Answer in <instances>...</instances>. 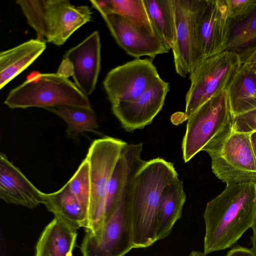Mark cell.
Listing matches in <instances>:
<instances>
[{
    "label": "cell",
    "mask_w": 256,
    "mask_h": 256,
    "mask_svg": "<svg viewBox=\"0 0 256 256\" xmlns=\"http://www.w3.org/2000/svg\"><path fill=\"white\" fill-rule=\"evenodd\" d=\"M230 20L226 0H206L196 24L198 44L204 59L224 51Z\"/></svg>",
    "instance_id": "15"
},
{
    "label": "cell",
    "mask_w": 256,
    "mask_h": 256,
    "mask_svg": "<svg viewBox=\"0 0 256 256\" xmlns=\"http://www.w3.org/2000/svg\"><path fill=\"white\" fill-rule=\"evenodd\" d=\"M46 110L56 114L67 124L66 136L74 140L84 132L100 134L96 116L92 108L74 106H59Z\"/></svg>",
    "instance_id": "23"
},
{
    "label": "cell",
    "mask_w": 256,
    "mask_h": 256,
    "mask_svg": "<svg viewBox=\"0 0 256 256\" xmlns=\"http://www.w3.org/2000/svg\"><path fill=\"white\" fill-rule=\"evenodd\" d=\"M206 0H172L175 24L172 48L175 70L182 77L192 74L204 60L196 34L198 17Z\"/></svg>",
    "instance_id": "8"
},
{
    "label": "cell",
    "mask_w": 256,
    "mask_h": 256,
    "mask_svg": "<svg viewBox=\"0 0 256 256\" xmlns=\"http://www.w3.org/2000/svg\"><path fill=\"white\" fill-rule=\"evenodd\" d=\"M203 252L192 250L190 253V256H206Z\"/></svg>",
    "instance_id": "33"
},
{
    "label": "cell",
    "mask_w": 256,
    "mask_h": 256,
    "mask_svg": "<svg viewBox=\"0 0 256 256\" xmlns=\"http://www.w3.org/2000/svg\"><path fill=\"white\" fill-rule=\"evenodd\" d=\"M156 34L168 50H172L175 40V24L172 0H144Z\"/></svg>",
    "instance_id": "25"
},
{
    "label": "cell",
    "mask_w": 256,
    "mask_h": 256,
    "mask_svg": "<svg viewBox=\"0 0 256 256\" xmlns=\"http://www.w3.org/2000/svg\"><path fill=\"white\" fill-rule=\"evenodd\" d=\"M46 42L30 39L0 53V88L36 60L46 48Z\"/></svg>",
    "instance_id": "17"
},
{
    "label": "cell",
    "mask_w": 256,
    "mask_h": 256,
    "mask_svg": "<svg viewBox=\"0 0 256 256\" xmlns=\"http://www.w3.org/2000/svg\"><path fill=\"white\" fill-rule=\"evenodd\" d=\"M118 44L129 55L136 58L168 52L156 34L126 18L115 14H100Z\"/></svg>",
    "instance_id": "13"
},
{
    "label": "cell",
    "mask_w": 256,
    "mask_h": 256,
    "mask_svg": "<svg viewBox=\"0 0 256 256\" xmlns=\"http://www.w3.org/2000/svg\"><path fill=\"white\" fill-rule=\"evenodd\" d=\"M203 218V252L208 255L231 248L256 219V184L226 186L207 203Z\"/></svg>",
    "instance_id": "1"
},
{
    "label": "cell",
    "mask_w": 256,
    "mask_h": 256,
    "mask_svg": "<svg viewBox=\"0 0 256 256\" xmlns=\"http://www.w3.org/2000/svg\"><path fill=\"white\" fill-rule=\"evenodd\" d=\"M148 58H136L112 69L103 85L111 104L134 100L160 79Z\"/></svg>",
    "instance_id": "11"
},
{
    "label": "cell",
    "mask_w": 256,
    "mask_h": 256,
    "mask_svg": "<svg viewBox=\"0 0 256 256\" xmlns=\"http://www.w3.org/2000/svg\"><path fill=\"white\" fill-rule=\"evenodd\" d=\"M178 177L174 164L158 158L146 161L132 178L130 189L133 248L157 241L159 204L166 186Z\"/></svg>",
    "instance_id": "2"
},
{
    "label": "cell",
    "mask_w": 256,
    "mask_h": 256,
    "mask_svg": "<svg viewBox=\"0 0 256 256\" xmlns=\"http://www.w3.org/2000/svg\"><path fill=\"white\" fill-rule=\"evenodd\" d=\"M226 256H255L251 249L239 245L228 251Z\"/></svg>",
    "instance_id": "30"
},
{
    "label": "cell",
    "mask_w": 256,
    "mask_h": 256,
    "mask_svg": "<svg viewBox=\"0 0 256 256\" xmlns=\"http://www.w3.org/2000/svg\"><path fill=\"white\" fill-rule=\"evenodd\" d=\"M4 104L11 109L59 106L90 108L88 96L67 78L58 73L34 71L12 90Z\"/></svg>",
    "instance_id": "5"
},
{
    "label": "cell",
    "mask_w": 256,
    "mask_h": 256,
    "mask_svg": "<svg viewBox=\"0 0 256 256\" xmlns=\"http://www.w3.org/2000/svg\"><path fill=\"white\" fill-rule=\"evenodd\" d=\"M132 178L106 219L100 238L82 240V256H124L133 248L130 199Z\"/></svg>",
    "instance_id": "9"
},
{
    "label": "cell",
    "mask_w": 256,
    "mask_h": 256,
    "mask_svg": "<svg viewBox=\"0 0 256 256\" xmlns=\"http://www.w3.org/2000/svg\"><path fill=\"white\" fill-rule=\"evenodd\" d=\"M238 55L242 64L256 71V45Z\"/></svg>",
    "instance_id": "29"
},
{
    "label": "cell",
    "mask_w": 256,
    "mask_h": 256,
    "mask_svg": "<svg viewBox=\"0 0 256 256\" xmlns=\"http://www.w3.org/2000/svg\"><path fill=\"white\" fill-rule=\"evenodd\" d=\"M241 66L238 55L226 51L204 59L190 74V86L186 96L183 121L206 102L226 90Z\"/></svg>",
    "instance_id": "7"
},
{
    "label": "cell",
    "mask_w": 256,
    "mask_h": 256,
    "mask_svg": "<svg viewBox=\"0 0 256 256\" xmlns=\"http://www.w3.org/2000/svg\"><path fill=\"white\" fill-rule=\"evenodd\" d=\"M250 138L253 152L256 158V131L250 134Z\"/></svg>",
    "instance_id": "32"
},
{
    "label": "cell",
    "mask_w": 256,
    "mask_h": 256,
    "mask_svg": "<svg viewBox=\"0 0 256 256\" xmlns=\"http://www.w3.org/2000/svg\"><path fill=\"white\" fill-rule=\"evenodd\" d=\"M186 200L182 182L177 177L166 186L161 196L157 216V241L170 234L176 222L182 216Z\"/></svg>",
    "instance_id": "19"
},
{
    "label": "cell",
    "mask_w": 256,
    "mask_h": 256,
    "mask_svg": "<svg viewBox=\"0 0 256 256\" xmlns=\"http://www.w3.org/2000/svg\"><path fill=\"white\" fill-rule=\"evenodd\" d=\"M42 192L10 162L0 154V198L8 204L32 209L42 204Z\"/></svg>",
    "instance_id": "16"
},
{
    "label": "cell",
    "mask_w": 256,
    "mask_h": 256,
    "mask_svg": "<svg viewBox=\"0 0 256 256\" xmlns=\"http://www.w3.org/2000/svg\"><path fill=\"white\" fill-rule=\"evenodd\" d=\"M226 90L234 116L256 108V71L242 64Z\"/></svg>",
    "instance_id": "20"
},
{
    "label": "cell",
    "mask_w": 256,
    "mask_h": 256,
    "mask_svg": "<svg viewBox=\"0 0 256 256\" xmlns=\"http://www.w3.org/2000/svg\"><path fill=\"white\" fill-rule=\"evenodd\" d=\"M169 90V84L160 78L138 98L112 104V112L126 131L142 129L162 110Z\"/></svg>",
    "instance_id": "14"
},
{
    "label": "cell",
    "mask_w": 256,
    "mask_h": 256,
    "mask_svg": "<svg viewBox=\"0 0 256 256\" xmlns=\"http://www.w3.org/2000/svg\"><path fill=\"white\" fill-rule=\"evenodd\" d=\"M76 230L62 219L54 216L40 236L35 256H72Z\"/></svg>",
    "instance_id": "18"
},
{
    "label": "cell",
    "mask_w": 256,
    "mask_h": 256,
    "mask_svg": "<svg viewBox=\"0 0 256 256\" xmlns=\"http://www.w3.org/2000/svg\"><path fill=\"white\" fill-rule=\"evenodd\" d=\"M68 182L71 192L88 216L91 188L90 166L86 158L82 161L76 172Z\"/></svg>",
    "instance_id": "26"
},
{
    "label": "cell",
    "mask_w": 256,
    "mask_h": 256,
    "mask_svg": "<svg viewBox=\"0 0 256 256\" xmlns=\"http://www.w3.org/2000/svg\"><path fill=\"white\" fill-rule=\"evenodd\" d=\"M255 0H226L231 18L238 16L246 12Z\"/></svg>",
    "instance_id": "28"
},
{
    "label": "cell",
    "mask_w": 256,
    "mask_h": 256,
    "mask_svg": "<svg viewBox=\"0 0 256 256\" xmlns=\"http://www.w3.org/2000/svg\"><path fill=\"white\" fill-rule=\"evenodd\" d=\"M100 14H115L156 34L152 24L144 0H90Z\"/></svg>",
    "instance_id": "24"
},
{
    "label": "cell",
    "mask_w": 256,
    "mask_h": 256,
    "mask_svg": "<svg viewBox=\"0 0 256 256\" xmlns=\"http://www.w3.org/2000/svg\"><path fill=\"white\" fill-rule=\"evenodd\" d=\"M256 131V108L234 116L232 132L250 134Z\"/></svg>",
    "instance_id": "27"
},
{
    "label": "cell",
    "mask_w": 256,
    "mask_h": 256,
    "mask_svg": "<svg viewBox=\"0 0 256 256\" xmlns=\"http://www.w3.org/2000/svg\"><path fill=\"white\" fill-rule=\"evenodd\" d=\"M234 118L226 90L202 105L188 120L182 144L184 162L200 151L219 150L232 132Z\"/></svg>",
    "instance_id": "3"
},
{
    "label": "cell",
    "mask_w": 256,
    "mask_h": 256,
    "mask_svg": "<svg viewBox=\"0 0 256 256\" xmlns=\"http://www.w3.org/2000/svg\"><path fill=\"white\" fill-rule=\"evenodd\" d=\"M252 228V234L250 237V240L252 247L250 249L254 256H256V219Z\"/></svg>",
    "instance_id": "31"
},
{
    "label": "cell",
    "mask_w": 256,
    "mask_h": 256,
    "mask_svg": "<svg viewBox=\"0 0 256 256\" xmlns=\"http://www.w3.org/2000/svg\"><path fill=\"white\" fill-rule=\"evenodd\" d=\"M16 2L38 38L58 46L92 20L88 6H75L67 0H18Z\"/></svg>",
    "instance_id": "4"
},
{
    "label": "cell",
    "mask_w": 256,
    "mask_h": 256,
    "mask_svg": "<svg viewBox=\"0 0 256 256\" xmlns=\"http://www.w3.org/2000/svg\"><path fill=\"white\" fill-rule=\"evenodd\" d=\"M127 142L104 136L90 145L86 158L90 166V200L84 239L98 240L104 226V206L108 186L124 146Z\"/></svg>",
    "instance_id": "6"
},
{
    "label": "cell",
    "mask_w": 256,
    "mask_h": 256,
    "mask_svg": "<svg viewBox=\"0 0 256 256\" xmlns=\"http://www.w3.org/2000/svg\"><path fill=\"white\" fill-rule=\"evenodd\" d=\"M250 135L232 132L219 150L208 154L213 174L226 186L256 184V158Z\"/></svg>",
    "instance_id": "10"
},
{
    "label": "cell",
    "mask_w": 256,
    "mask_h": 256,
    "mask_svg": "<svg viewBox=\"0 0 256 256\" xmlns=\"http://www.w3.org/2000/svg\"><path fill=\"white\" fill-rule=\"evenodd\" d=\"M100 68V37L94 31L65 52L56 72L72 77L76 86L88 96L95 90Z\"/></svg>",
    "instance_id": "12"
},
{
    "label": "cell",
    "mask_w": 256,
    "mask_h": 256,
    "mask_svg": "<svg viewBox=\"0 0 256 256\" xmlns=\"http://www.w3.org/2000/svg\"><path fill=\"white\" fill-rule=\"evenodd\" d=\"M42 204L48 210L71 226L86 229L88 216L71 192L67 182L60 189L50 194L42 193Z\"/></svg>",
    "instance_id": "21"
},
{
    "label": "cell",
    "mask_w": 256,
    "mask_h": 256,
    "mask_svg": "<svg viewBox=\"0 0 256 256\" xmlns=\"http://www.w3.org/2000/svg\"><path fill=\"white\" fill-rule=\"evenodd\" d=\"M256 45V0L243 14L231 18L224 51L238 54Z\"/></svg>",
    "instance_id": "22"
}]
</instances>
